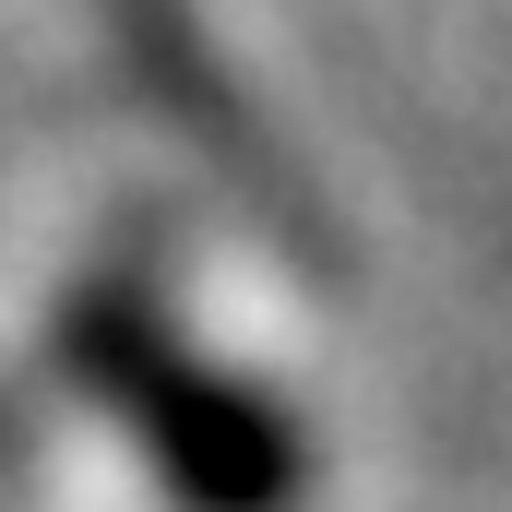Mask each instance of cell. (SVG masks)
<instances>
[{
  "label": "cell",
  "mask_w": 512,
  "mask_h": 512,
  "mask_svg": "<svg viewBox=\"0 0 512 512\" xmlns=\"http://www.w3.org/2000/svg\"><path fill=\"white\" fill-rule=\"evenodd\" d=\"M96 358H108V382H120L155 477L191 512H298L310 441H298V417H286L274 393H251L239 370H215V358H191V346H167V334H131V322Z\"/></svg>",
  "instance_id": "obj_1"
}]
</instances>
